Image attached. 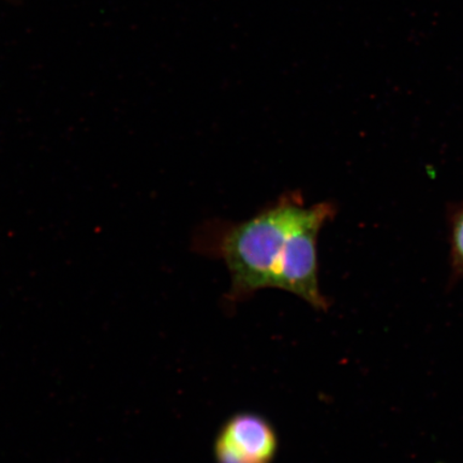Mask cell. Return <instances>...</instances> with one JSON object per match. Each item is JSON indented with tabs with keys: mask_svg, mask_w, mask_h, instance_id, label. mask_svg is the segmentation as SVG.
I'll return each mask as SVG.
<instances>
[{
	"mask_svg": "<svg viewBox=\"0 0 463 463\" xmlns=\"http://www.w3.org/2000/svg\"><path fill=\"white\" fill-rule=\"evenodd\" d=\"M449 242L451 275L463 277V203L449 212Z\"/></svg>",
	"mask_w": 463,
	"mask_h": 463,
	"instance_id": "4",
	"label": "cell"
},
{
	"mask_svg": "<svg viewBox=\"0 0 463 463\" xmlns=\"http://www.w3.org/2000/svg\"><path fill=\"white\" fill-rule=\"evenodd\" d=\"M274 427L262 416L240 413L224 422L215 441L217 463H271L278 451Z\"/></svg>",
	"mask_w": 463,
	"mask_h": 463,
	"instance_id": "3",
	"label": "cell"
},
{
	"mask_svg": "<svg viewBox=\"0 0 463 463\" xmlns=\"http://www.w3.org/2000/svg\"><path fill=\"white\" fill-rule=\"evenodd\" d=\"M307 208L302 195L288 194L247 222L225 225L218 232L215 246L210 250L228 266L231 302L275 288L288 237Z\"/></svg>",
	"mask_w": 463,
	"mask_h": 463,
	"instance_id": "1",
	"label": "cell"
},
{
	"mask_svg": "<svg viewBox=\"0 0 463 463\" xmlns=\"http://www.w3.org/2000/svg\"><path fill=\"white\" fill-rule=\"evenodd\" d=\"M334 215L335 207L328 202L307 208L288 237L276 276L275 288L298 295L317 310L328 307L318 286L317 236Z\"/></svg>",
	"mask_w": 463,
	"mask_h": 463,
	"instance_id": "2",
	"label": "cell"
}]
</instances>
